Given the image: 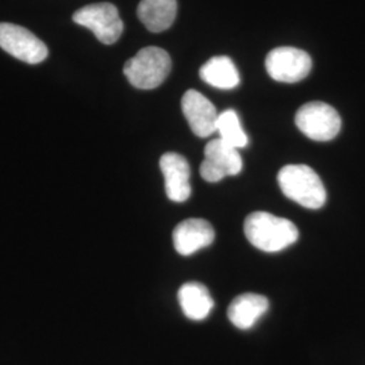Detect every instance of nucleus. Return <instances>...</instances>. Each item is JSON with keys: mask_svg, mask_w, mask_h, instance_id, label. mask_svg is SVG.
<instances>
[{"mask_svg": "<svg viewBox=\"0 0 365 365\" xmlns=\"http://www.w3.org/2000/svg\"><path fill=\"white\" fill-rule=\"evenodd\" d=\"M217 131L223 143L238 150L248 145V135L242 129L240 117L235 110H226L218 115Z\"/></svg>", "mask_w": 365, "mask_h": 365, "instance_id": "obj_16", "label": "nucleus"}, {"mask_svg": "<svg viewBox=\"0 0 365 365\" xmlns=\"http://www.w3.org/2000/svg\"><path fill=\"white\" fill-rule=\"evenodd\" d=\"M242 170L240 150L223 143L221 138L211 140L205 148V160L200 165V176L209 182H221L226 176H235Z\"/></svg>", "mask_w": 365, "mask_h": 365, "instance_id": "obj_8", "label": "nucleus"}, {"mask_svg": "<svg viewBox=\"0 0 365 365\" xmlns=\"http://www.w3.org/2000/svg\"><path fill=\"white\" fill-rule=\"evenodd\" d=\"M160 170L165 179V192L172 202L182 203L191 195L188 161L179 153L168 152L160 158Z\"/></svg>", "mask_w": 365, "mask_h": 365, "instance_id": "obj_10", "label": "nucleus"}, {"mask_svg": "<svg viewBox=\"0 0 365 365\" xmlns=\"http://www.w3.org/2000/svg\"><path fill=\"white\" fill-rule=\"evenodd\" d=\"M295 123L306 137L313 141H331L341 130V117L330 105L324 102H312L302 106Z\"/></svg>", "mask_w": 365, "mask_h": 365, "instance_id": "obj_4", "label": "nucleus"}, {"mask_svg": "<svg viewBox=\"0 0 365 365\" xmlns=\"http://www.w3.org/2000/svg\"><path fill=\"white\" fill-rule=\"evenodd\" d=\"M0 48L27 64H39L48 57L46 45L27 29L0 24Z\"/></svg>", "mask_w": 365, "mask_h": 365, "instance_id": "obj_7", "label": "nucleus"}, {"mask_svg": "<svg viewBox=\"0 0 365 365\" xmlns=\"http://www.w3.org/2000/svg\"><path fill=\"white\" fill-rule=\"evenodd\" d=\"M73 22L91 30L105 45H113L123 33V22L118 9L111 3H95L73 14Z\"/></svg>", "mask_w": 365, "mask_h": 365, "instance_id": "obj_5", "label": "nucleus"}, {"mask_svg": "<svg viewBox=\"0 0 365 365\" xmlns=\"http://www.w3.org/2000/svg\"><path fill=\"white\" fill-rule=\"evenodd\" d=\"M178 14L176 0H141L137 7V16L152 33L168 30Z\"/></svg>", "mask_w": 365, "mask_h": 365, "instance_id": "obj_13", "label": "nucleus"}, {"mask_svg": "<svg viewBox=\"0 0 365 365\" xmlns=\"http://www.w3.org/2000/svg\"><path fill=\"white\" fill-rule=\"evenodd\" d=\"M170 69V54L161 48L149 46L126 61L123 73L133 87L138 90H153L168 78Z\"/></svg>", "mask_w": 365, "mask_h": 365, "instance_id": "obj_3", "label": "nucleus"}, {"mask_svg": "<svg viewBox=\"0 0 365 365\" xmlns=\"http://www.w3.org/2000/svg\"><path fill=\"white\" fill-rule=\"evenodd\" d=\"M313 66L312 57L297 48L283 46L268 53L265 68L271 78L280 83H299L307 78Z\"/></svg>", "mask_w": 365, "mask_h": 365, "instance_id": "obj_6", "label": "nucleus"}, {"mask_svg": "<svg viewBox=\"0 0 365 365\" xmlns=\"http://www.w3.org/2000/svg\"><path fill=\"white\" fill-rule=\"evenodd\" d=\"M277 182L288 199L306 209H321L327 203V190L318 173L304 164H291L279 170Z\"/></svg>", "mask_w": 365, "mask_h": 365, "instance_id": "obj_2", "label": "nucleus"}, {"mask_svg": "<svg viewBox=\"0 0 365 365\" xmlns=\"http://www.w3.org/2000/svg\"><path fill=\"white\" fill-rule=\"evenodd\" d=\"M199 73L205 83L220 90H233L240 84V73L237 66L227 56H217L210 58L200 68Z\"/></svg>", "mask_w": 365, "mask_h": 365, "instance_id": "obj_15", "label": "nucleus"}, {"mask_svg": "<svg viewBox=\"0 0 365 365\" xmlns=\"http://www.w3.org/2000/svg\"><path fill=\"white\" fill-rule=\"evenodd\" d=\"M182 110L192 133L206 138L217 131L218 113L206 96L195 90H190L182 95Z\"/></svg>", "mask_w": 365, "mask_h": 365, "instance_id": "obj_9", "label": "nucleus"}, {"mask_svg": "<svg viewBox=\"0 0 365 365\" xmlns=\"http://www.w3.org/2000/svg\"><path fill=\"white\" fill-rule=\"evenodd\" d=\"M215 238L211 223L202 218H190L180 222L173 230V247L182 256H191L200 249L207 248Z\"/></svg>", "mask_w": 365, "mask_h": 365, "instance_id": "obj_11", "label": "nucleus"}, {"mask_svg": "<svg viewBox=\"0 0 365 365\" xmlns=\"http://www.w3.org/2000/svg\"><path fill=\"white\" fill-rule=\"evenodd\" d=\"M269 309V302L260 294L247 292L241 294L235 298L229 309L227 317L235 327L241 330H248L255 327V324L260 319Z\"/></svg>", "mask_w": 365, "mask_h": 365, "instance_id": "obj_12", "label": "nucleus"}, {"mask_svg": "<svg viewBox=\"0 0 365 365\" xmlns=\"http://www.w3.org/2000/svg\"><path fill=\"white\" fill-rule=\"evenodd\" d=\"M244 232L255 248L267 253L284 250L295 244L299 237V232L292 222L264 211L247 217Z\"/></svg>", "mask_w": 365, "mask_h": 365, "instance_id": "obj_1", "label": "nucleus"}, {"mask_svg": "<svg viewBox=\"0 0 365 365\" xmlns=\"http://www.w3.org/2000/svg\"><path fill=\"white\" fill-rule=\"evenodd\" d=\"M178 299L180 303L182 313L192 321H202L209 317L214 300L210 295L209 289L199 282H188L182 284Z\"/></svg>", "mask_w": 365, "mask_h": 365, "instance_id": "obj_14", "label": "nucleus"}]
</instances>
